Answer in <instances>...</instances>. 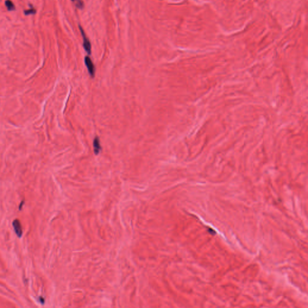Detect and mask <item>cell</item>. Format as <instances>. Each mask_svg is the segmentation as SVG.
Masks as SVG:
<instances>
[{
  "instance_id": "4",
  "label": "cell",
  "mask_w": 308,
  "mask_h": 308,
  "mask_svg": "<svg viewBox=\"0 0 308 308\" xmlns=\"http://www.w3.org/2000/svg\"><path fill=\"white\" fill-rule=\"evenodd\" d=\"M93 148H94V153L96 155L99 154L101 150V146L100 144L99 138L98 137H95V138L93 140Z\"/></svg>"
},
{
  "instance_id": "5",
  "label": "cell",
  "mask_w": 308,
  "mask_h": 308,
  "mask_svg": "<svg viewBox=\"0 0 308 308\" xmlns=\"http://www.w3.org/2000/svg\"><path fill=\"white\" fill-rule=\"evenodd\" d=\"M5 6L7 7L8 10H9V11H12L15 9V6L14 4L10 0H7L5 2Z\"/></svg>"
},
{
  "instance_id": "7",
  "label": "cell",
  "mask_w": 308,
  "mask_h": 308,
  "mask_svg": "<svg viewBox=\"0 0 308 308\" xmlns=\"http://www.w3.org/2000/svg\"><path fill=\"white\" fill-rule=\"evenodd\" d=\"M72 2H76V6L79 9H83L84 7V2L82 0H71Z\"/></svg>"
},
{
  "instance_id": "3",
  "label": "cell",
  "mask_w": 308,
  "mask_h": 308,
  "mask_svg": "<svg viewBox=\"0 0 308 308\" xmlns=\"http://www.w3.org/2000/svg\"><path fill=\"white\" fill-rule=\"evenodd\" d=\"M13 228H14L16 234L19 237H21V235H22V229L20 221H19L18 220H14L13 222Z\"/></svg>"
},
{
  "instance_id": "1",
  "label": "cell",
  "mask_w": 308,
  "mask_h": 308,
  "mask_svg": "<svg viewBox=\"0 0 308 308\" xmlns=\"http://www.w3.org/2000/svg\"><path fill=\"white\" fill-rule=\"evenodd\" d=\"M79 30L81 31V35H82V37H83V47H84V49L87 53V54L90 55V54H91V50H92V47H91L90 42L89 40V39L87 37V36H86V35L85 34V32L83 30V29L82 28V27L79 25Z\"/></svg>"
},
{
  "instance_id": "6",
  "label": "cell",
  "mask_w": 308,
  "mask_h": 308,
  "mask_svg": "<svg viewBox=\"0 0 308 308\" xmlns=\"http://www.w3.org/2000/svg\"><path fill=\"white\" fill-rule=\"evenodd\" d=\"M30 7H31V8H30V9L24 11V13H25V15H34V14H35V13H36V9H35L34 7H33V6H32L31 5H30Z\"/></svg>"
},
{
  "instance_id": "2",
  "label": "cell",
  "mask_w": 308,
  "mask_h": 308,
  "mask_svg": "<svg viewBox=\"0 0 308 308\" xmlns=\"http://www.w3.org/2000/svg\"><path fill=\"white\" fill-rule=\"evenodd\" d=\"M84 62H85V64L88 69L90 75L92 78H93L95 76V67L91 59L89 56H86L85 57Z\"/></svg>"
}]
</instances>
